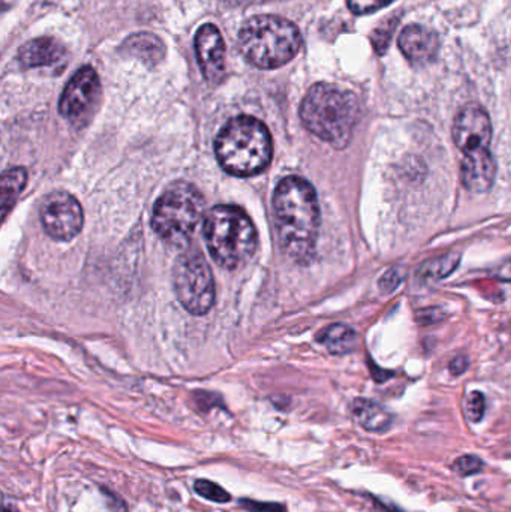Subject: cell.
<instances>
[{"instance_id": "cell-1", "label": "cell", "mask_w": 511, "mask_h": 512, "mask_svg": "<svg viewBox=\"0 0 511 512\" xmlns=\"http://www.w3.org/2000/svg\"><path fill=\"white\" fill-rule=\"evenodd\" d=\"M273 207L282 252L297 264L311 261L321 222L314 186L302 177H285L276 188Z\"/></svg>"}, {"instance_id": "cell-2", "label": "cell", "mask_w": 511, "mask_h": 512, "mask_svg": "<svg viewBox=\"0 0 511 512\" xmlns=\"http://www.w3.org/2000/svg\"><path fill=\"white\" fill-rule=\"evenodd\" d=\"M359 117L356 96L327 83L312 86L300 107V119L305 128L338 150L350 144Z\"/></svg>"}, {"instance_id": "cell-3", "label": "cell", "mask_w": 511, "mask_h": 512, "mask_svg": "<svg viewBox=\"0 0 511 512\" xmlns=\"http://www.w3.org/2000/svg\"><path fill=\"white\" fill-rule=\"evenodd\" d=\"M215 152L219 164L231 176H255L272 161V135L255 117H234L219 131Z\"/></svg>"}, {"instance_id": "cell-4", "label": "cell", "mask_w": 511, "mask_h": 512, "mask_svg": "<svg viewBox=\"0 0 511 512\" xmlns=\"http://www.w3.org/2000/svg\"><path fill=\"white\" fill-rule=\"evenodd\" d=\"M204 239L213 261L227 270L242 267L257 251V230L248 213L236 206H216L207 213Z\"/></svg>"}, {"instance_id": "cell-5", "label": "cell", "mask_w": 511, "mask_h": 512, "mask_svg": "<svg viewBox=\"0 0 511 512\" xmlns=\"http://www.w3.org/2000/svg\"><path fill=\"white\" fill-rule=\"evenodd\" d=\"M299 27L278 15H257L243 24L239 47L243 57L260 69H276L299 53Z\"/></svg>"}, {"instance_id": "cell-6", "label": "cell", "mask_w": 511, "mask_h": 512, "mask_svg": "<svg viewBox=\"0 0 511 512\" xmlns=\"http://www.w3.org/2000/svg\"><path fill=\"white\" fill-rule=\"evenodd\" d=\"M204 215V198L189 183H174L156 201L152 227L173 248H186Z\"/></svg>"}, {"instance_id": "cell-7", "label": "cell", "mask_w": 511, "mask_h": 512, "mask_svg": "<svg viewBox=\"0 0 511 512\" xmlns=\"http://www.w3.org/2000/svg\"><path fill=\"white\" fill-rule=\"evenodd\" d=\"M177 300L192 315H206L215 303L212 270L198 251L185 252L173 268Z\"/></svg>"}, {"instance_id": "cell-8", "label": "cell", "mask_w": 511, "mask_h": 512, "mask_svg": "<svg viewBox=\"0 0 511 512\" xmlns=\"http://www.w3.org/2000/svg\"><path fill=\"white\" fill-rule=\"evenodd\" d=\"M41 222L45 233L51 239L69 242L77 237L83 228V209L77 198L68 192H51L42 201Z\"/></svg>"}, {"instance_id": "cell-9", "label": "cell", "mask_w": 511, "mask_h": 512, "mask_svg": "<svg viewBox=\"0 0 511 512\" xmlns=\"http://www.w3.org/2000/svg\"><path fill=\"white\" fill-rule=\"evenodd\" d=\"M453 141L464 155L489 150L492 140V123L480 105L468 104L455 117Z\"/></svg>"}, {"instance_id": "cell-10", "label": "cell", "mask_w": 511, "mask_h": 512, "mask_svg": "<svg viewBox=\"0 0 511 512\" xmlns=\"http://www.w3.org/2000/svg\"><path fill=\"white\" fill-rule=\"evenodd\" d=\"M99 95V78L92 66L78 69L63 90L59 111L71 122H83Z\"/></svg>"}, {"instance_id": "cell-11", "label": "cell", "mask_w": 511, "mask_h": 512, "mask_svg": "<svg viewBox=\"0 0 511 512\" xmlns=\"http://www.w3.org/2000/svg\"><path fill=\"white\" fill-rule=\"evenodd\" d=\"M195 53L203 77L218 84L225 77V42L218 27L204 24L195 35Z\"/></svg>"}, {"instance_id": "cell-12", "label": "cell", "mask_w": 511, "mask_h": 512, "mask_svg": "<svg viewBox=\"0 0 511 512\" xmlns=\"http://www.w3.org/2000/svg\"><path fill=\"white\" fill-rule=\"evenodd\" d=\"M462 183L474 194H485L494 186L497 177V164L491 150L468 153L461 164Z\"/></svg>"}, {"instance_id": "cell-13", "label": "cell", "mask_w": 511, "mask_h": 512, "mask_svg": "<svg viewBox=\"0 0 511 512\" xmlns=\"http://www.w3.org/2000/svg\"><path fill=\"white\" fill-rule=\"evenodd\" d=\"M399 48L413 65H426L438 53V36L419 24H411L399 36Z\"/></svg>"}, {"instance_id": "cell-14", "label": "cell", "mask_w": 511, "mask_h": 512, "mask_svg": "<svg viewBox=\"0 0 511 512\" xmlns=\"http://www.w3.org/2000/svg\"><path fill=\"white\" fill-rule=\"evenodd\" d=\"M18 62L26 69L41 68V66L63 69L66 65V51L54 39H32L18 51Z\"/></svg>"}, {"instance_id": "cell-15", "label": "cell", "mask_w": 511, "mask_h": 512, "mask_svg": "<svg viewBox=\"0 0 511 512\" xmlns=\"http://www.w3.org/2000/svg\"><path fill=\"white\" fill-rule=\"evenodd\" d=\"M351 411L359 426L366 432L383 433L393 423V415L374 400L356 399L351 405Z\"/></svg>"}, {"instance_id": "cell-16", "label": "cell", "mask_w": 511, "mask_h": 512, "mask_svg": "<svg viewBox=\"0 0 511 512\" xmlns=\"http://www.w3.org/2000/svg\"><path fill=\"white\" fill-rule=\"evenodd\" d=\"M123 53L137 57L146 65H156L165 56V45L158 36L152 33H135L129 36L122 45Z\"/></svg>"}, {"instance_id": "cell-17", "label": "cell", "mask_w": 511, "mask_h": 512, "mask_svg": "<svg viewBox=\"0 0 511 512\" xmlns=\"http://www.w3.org/2000/svg\"><path fill=\"white\" fill-rule=\"evenodd\" d=\"M330 354L344 355L356 348L357 334L353 328L344 324L330 325L318 336Z\"/></svg>"}, {"instance_id": "cell-18", "label": "cell", "mask_w": 511, "mask_h": 512, "mask_svg": "<svg viewBox=\"0 0 511 512\" xmlns=\"http://www.w3.org/2000/svg\"><path fill=\"white\" fill-rule=\"evenodd\" d=\"M27 182V173L23 168H12L6 171L2 176V183H0V197H2V210L3 218L6 212L14 206L17 201L18 195L23 192L24 186Z\"/></svg>"}, {"instance_id": "cell-19", "label": "cell", "mask_w": 511, "mask_h": 512, "mask_svg": "<svg viewBox=\"0 0 511 512\" xmlns=\"http://www.w3.org/2000/svg\"><path fill=\"white\" fill-rule=\"evenodd\" d=\"M459 262H461V255L459 254L444 255L423 264L419 274L423 279L441 280L450 276L458 267Z\"/></svg>"}, {"instance_id": "cell-20", "label": "cell", "mask_w": 511, "mask_h": 512, "mask_svg": "<svg viewBox=\"0 0 511 512\" xmlns=\"http://www.w3.org/2000/svg\"><path fill=\"white\" fill-rule=\"evenodd\" d=\"M396 26H398V20L396 18H389L384 21L380 27L372 30V45H374L375 53L386 54L389 50L390 41H392L393 32H395Z\"/></svg>"}, {"instance_id": "cell-21", "label": "cell", "mask_w": 511, "mask_h": 512, "mask_svg": "<svg viewBox=\"0 0 511 512\" xmlns=\"http://www.w3.org/2000/svg\"><path fill=\"white\" fill-rule=\"evenodd\" d=\"M194 490L198 496L216 504H227L231 501V495L225 492L219 484L209 480H197L194 483Z\"/></svg>"}, {"instance_id": "cell-22", "label": "cell", "mask_w": 511, "mask_h": 512, "mask_svg": "<svg viewBox=\"0 0 511 512\" xmlns=\"http://www.w3.org/2000/svg\"><path fill=\"white\" fill-rule=\"evenodd\" d=\"M450 468L459 477H470V475L480 474L485 469V462L480 457L467 454L456 459Z\"/></svg>"}, {"instance_id": "cell-23", "label": "cell", "mask_w": 511, "mask_h": 512, "mask_svg": "<svg viewBox=\"0 0 511 512\" xmlns=\"http://www.w3.org/2000/svg\"><path fill=\"white\" fill-rule=\"evenodd\" d=\"M486 399L480 391H473L465 399V415L471 423H480L485 417Z\"/></svg>"}, {"instance_id": "cell-24", "label": "cell", "mask_w": 511, "mask_h": 512, "mask_svg": "<svg viewBox=\"0 0 511 512\" xmlns=\"http://www.w3.org/2000/svg\"><path fill=\"white\" fill-rule=\"evenodd\" d=\"M395 0H348V8L356 15L372 14L378 9L386 8Z\"/></svg>"}, {"instance_id": "cell-25", "label": "cell", "mask_w": 511, "mask_h": 512, "mask_svg": "<svg viewBox=\"0 0 511 512\" xmlns=\"http://www.w3.org/2000/svg\"><path fill=\"white\" fill-rule=\"evenodd\" d=\"M240 507L249 512H287V507L276 502H258L252 499H240Z\"/></svg>"}, {"instance_id": "cell-26", "label": "cell", "mask_w": 511, "mask_h": 512, "mask_svg": "<svg viewBox=\"0 0 511 512\" xmlns=\"http://www.w3.org/2000/svg\"><path fill=\"white\" fill-rule=\"evenodd\" d=\"M402 282V273L399 271V268H390L389 271L384 273V276L381 277L380 282H378V288L381 289L383 294H390V292L395 291Z\"/></svg>"}, {"instance_id": "cell-27", "label": "cell", "mask_w": 511, "mask_h": 512, "mask_svg": "<svg viewBox=\"0 0 511 512\" xmlns=\"http://www.w3.org/2000/svg\"><path fill=\"white\" fill-rule=\"evenodd\" d=\"M444 318H446V315H444L443 310L438 309V307L420 310V312L417 313V322H419L420 325L438 324V322L443 321Z\"/></svg>"}, {"instance_id": "cell-28", "label": "cell", "mask_w": 511, "mask_h": 512, "mask_svg": "<svg viewBox=\"0 0 511 512\" xmlns=\"http://www.w3.org/2000/svg\"><path fill=\"white\" fill-rule=\"evenodd\" d=\"M102 495L107 498L108 508H110L113 512H126L128 508H126L125 502L120 496H117L116 493L111 492V490L105 489V487H101Z\"/></svg>"}, {"instance_id": "cell-29", "label": "cell", "mask_w": 511, "mask_h": 512, "mask_svg": "<svg viewBox=\"0 0 511 512\" xmlns=\"http://www.w3.org/2000/svg\"><path fill=\"white\" fill-rule=\"evenodd\" d=\"M468 366H470L468 358L464 357V355H459V357H456L455 360L450 363L449 369L452 375L458 376L462 375V373L468 369Z\"/></svg>"}, {"instance_id": "cell-30", "label": "cell", "mask_w": 511, "mask_h": 512, "mask_svg": "<svg viewBox=\"0 0 511 512\" xmlns=\"http://www.w3.org/2000/svg\"><path fill=\"white\" fill-rule=\"evenodd\" d=\"M495 276L500 280H504V282H511V258L498 267Z\"/></svg>"}, {"instance_id": "cell-31", "label": "cell", "mask_w": 511, "mask_h": 512, "mask_svg": "<svg viewBox=\"0 0 511 512\" xmlns=\"http://www.w3.org/2000/svg\"><path fill=\"white\" fill-rule=\"evenodd\" d=\"M222 2L227 3V5L231 6H240V5H248V3L254 2V0H222Z\"/></svg>"}, {"instance_id": "cell-32", "label": "cell", "mask_w": 511, "mask_h": 512, "mask_svg": "<svg viewBox=\"0 0 511 512\" xmlns=\"http://www.w3.org/2000/svg\"><path fill=\"white\" fill-rule=\"evenodd\" d=\"M377 507L380 508V512H402L393 507H386V505L381 504L380 501H377Z\"/></svg>"}, {"instance_id": "cell-33", "label": "cell", "mask_w": 511, "mask_h": 512, "mask_svg": "<svg viewBox=\"0 0 511 512\" xmlns=\"http://www.w3.org/2000/svg\"><path fill=\"white\" fill-rule=\"evenodd\" d=\"M2 512H18L17 510H15L14 507H12V505H8L6 504H3V511Z\"/></svg>"}, {"instance_id": "cell-34", "label": "cell", "mask_w": 511, "mask_h": 512, "mask_svg": "<svg viewBox=\"0 0 511 512\" xmlns=\"http://www.w3.org/2000/svg\"><path fill=\"white\" fill-rule=\"evenodd\" d=\"M2 2H3V9H5V11H6V9H8L9 6H11L12 3H14V0H2Z\"/></svg>"}]
</instances>
